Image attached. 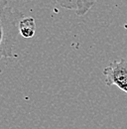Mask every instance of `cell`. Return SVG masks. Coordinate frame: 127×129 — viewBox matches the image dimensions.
<instances>
[{
    "instance_id": "1",
    "label": "cell",
    "mask_w": 127,
    "mask_h": 129,
    "mask_svg": "<svg viewBox=\"0 0 127 129\" xmlns=\"http://www.w3.org/2000/svg\"><path fill=\"white\" fill-rule=\"evenodd\" d=\"M24 18V14L17 9H13L5 0H0V27H1V57L11 58L13 56V46L19 32V23Z\"/></svg>"
},
{
    "instance_id": "2",
    "label": "cell",
    "mask_w": 127,
    "mask_h": 129,
    "mask_svg": "<svg viewBox=\"0 0 127 129\" xmlns=\"http://www.w3.org/2000/svg\"><path fill=\"white\" fill-rule=\"evenodd\" d=\"M104 81L106 85H116L127 93V60L120 59L110 63L103 70Z\"/></svg>"
},
{
    "instance_id": "3",
    "label": "cell",
    "mask_w": 127,
    "mask_h": 129,
    "mask_svg": "<svg viewBox=\"0 0 127 129\" xmlns=\"http://www.w3.org/2000/svg\"><path fill=\"white\" fill-rule=\"evenodd\" d=\"M94 1H79V0H72V1H58V4L63 6L66 9H71L76 12L77 15L83 16L94 4Z\"/></svg>"
},
{
    "instance_id": "4",
    "label": "cell",
    "mask_w": 127,
    "mask_h": 129,
    "mask_svg": "<svg viewBox=\"0 0 127 129\" xmlns=\"http://www.w3.org/2000/svg\"><path fill=\"white\" fill-rule=\"evenodd\" d=\"M36 32V23L33 17H24L19 23V33L22 37L29 39Z\"/></svg>"
}]
</instances>
